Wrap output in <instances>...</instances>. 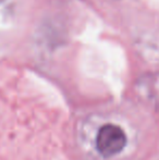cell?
Returning <instances> with one entry per match:
<instances>
[{
    "label": "cell",
    "instance_id": "6da1fadb",
    "mask_svg": "<svg viewBox=\"0 0 159 160\" xmlns=\"http://www.w3.org/2000/svg\"><path fill=\"white\" fill-rule=\"evenodd\" d=\"M80 143L92 160H122L137 141L132 125L119 114H94L81 125Z\"/></svg>",
    "mask_w": 159,
    "mask_h": 160
}]
</instances>
